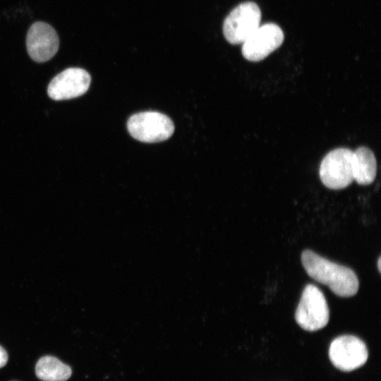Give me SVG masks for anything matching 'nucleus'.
Instances as JSON below:
<instances>
[{
	"mask_svg": "<svg viewBox=\"0 0 381 381\" xmlns=\"http://www.w3.org/2000/svg\"><path fill=\"white\" fill-rule=\"evenodd\" d=\"M301 262L311 278L327 285L336 295L350 297L357 293L358 280L350 268L331 262L310 250L302 253Z\"/></svg>",
	"mask_w": 381,
	"mask_h": 381,
	"instance_id": "f257e3e1",
	"label": "nucleus"
},
{
	"mask_svg": "<svg viewBox=\"0 0 381 381\" xmlns=\"http://www.w3.org/2000/svg\"><path fill=\"white\" fill-rule=\"evenodd\" d=\"M131 135L144 143H157L169 138L174 125L167 115L155 111H143L132 115L127 122Z\"/></svg>",
	"mask_w": 381,
	"mask_h": 381,
	"instance_id": "f03ea898",
	"label": "nucleus"
},
{
	"mask_svg": "<svg viewBox=\"0 0 381 381\" xmlns=\"http://www.w3.org/2000/svg\"><path fill=\"white\" fill-rule=\"evenodd\" d=\"M260 20L261 11L255 3H241L225 18L224 36L230 44H241L260 25Z\"/></svg>",
	"mask_w": 381,
	"mask_h": 381,
	"instance_id": "7ed1b4c3",
	"label": "nucleus"
},
{
	"mask_svg": "<svg viewBox=\"0 0 381 381\" xmlns=\"http://www.w3.org/2000/svg\"><path fill=\"white\" fill-rule=\"evenodd\" d=\"M295 318L305 330L313 332L328 323L329 311L322 291L315 285H307L296 310Z\"/></svg>",
	"mask_w": 381,
	"mask_h": 381,
	"instance_id": "20e7f679",
	"label": "nucleus"
},
{
	"mask_svg": "<svg viewBox=\"0 0 381 381\" xmlns=\"http://www.w3.org/2000/svg\"><path fill=\"white\" fill-rule=\"evenodd\" d=\"M320 177L330 189H342L350 185L353 181V151L337 148L329 152L320 164Z\"/></svg>",
	"mask_w": 381,
	"mask_h": 381,
	"instance_id": "39448f33",
	"label": "nucleus"
},
{
	"mask_svg": "<svg viewBox=\"0 0 381 381\" xmlns=\"http://www.w3.org/2000/svg\"><path fill=\"white\" fill-rule=\"evenodd\" d=\"M329 356L338 369L349 372L363 365L368 356L365 343L353 335L335 338L329 346Z\"/></svg>",
	"mask_w": 381,
	"mask_h": 381,
	"instance_id": "423d86ee",
	"label": "nucleus"
},
{
	"mask_svg": "<svg viewBox=\"0 0 381 381\" xmlns=\"http://www.w3.org/2000/svg\"><path fill=\"white\" fill-rule=\"evenodd\" d=\"M284 38V32L277 24L269 23L260 25L242 43V54L248 61H261L279 48Z\"/></svg>",
	"mask_w": 381,
	"mask_h": 381,
	"instance_id": "0eeeda50",
	"label": "nucleus"
},
{
	"mask_svg": "<svg viewBox=\"0 0 381 381\" xmlns=\"http://www.w3.org/2000/svg\"><path fill=\"white\" fill-rule=\"evenodd\" d=\"M90 82V75L85 69L68 68L51 80L47 87V94L54 100L78 97L87 91Z\"/></svg>",
	"mask_w": 381,
	"mask_h": 381,
	"instance_id": "6e6552de",
	"label": "nucleus"
},
{
	"mask_svg": "<svg viewBox=\"0 0 381 381\" xmlns=\"http://www.w3.org/2000/svg\"><path fill=\"white\" fill-rule=\"evenodd\" d=\"M59 39L56 30L48 23H34L28 30L26 47L30 57L38 63L50 60L57 52Z\"/></svg>",
	"mask_w": 381,
	"mask_h": 381,
	"instance_id": "1a4fd4ad",
	"label": "nucleus"
},
{
	"mask_svg": "<svg viewBox=\"0 0 381 381\" xmlns=\"http://www.w3.org/2000/svg\"><path fill=\"white\" fill-rule=\"evenodd\" d=\"M353 180L360 185H369L375 178L377 162L373 152L366 147L353 152Z\"/></svg>",
	"mask_w": 381,
	"mask_h": 381,
	"instance_id": "9d476101",
	"label": "nucleus"
},
{
	"mask_svg": "<svg viewBox=\"0 0 381 381\" xmlns=\"http://www.w3.org/2000/svg\"><path fill=\"white\" fill-rule=\"evenodd\" d=\"M35 373L42 381H66L71 376L72 370L57 358L45 356L38 360Z\"/></svg>",
	"mask_w": 381,
	"mask_h": 381,
	"instance_id": "9b49d317",
	"label": "nucleus"
},
{
	"mask_svg": "<svg viewBox=\"0 0 381 381\" xmlns=\"http://www.w3.org/2000/svg\"><path fill=\"white\" fill-rule=\"evenodd\" d=\"M8 353L6 350L0 346V368L4 367L8 361Z\"/></svg>",
	"mask_w": 381,
	"mask_h": 381,
	"instance_id": "f8f14e48",
	"label": "nucleus"
},
{
	"mask_svg": "<svg viewBox=\"0 0 381 381\" xmlns=\"http://www.w3.org/2000/svg\"><path fill=\"white\" fill-rule=\"evenodd\" d=\"M381 258L380 257H379L378 260H377V268H378V270L379 272H381Z\"/></svg>",
	"mask_w": 381,
	"mask_h": 381,
	"instance_id": "ddd939ff",
	"label": "nucleus"
}]
</instances>
